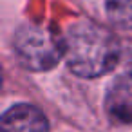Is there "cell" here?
I'll return each mask as SVG.
<instances>
[{"mask_svg": "<svg viewBox=\"0 0 132 132\" xmlns=\"http://www.w3.org/2000/svg\"><path fill=\"white\" fill-rule=\"evenodd\" d=\"M63 40L67 65L81 78L107 74L116 67L123 51L109 29L87 20L71 26Z\"/></svg>", "mask_w": 132, "mask_h": 132, "instance_id": "obj_1", "label": "cell"}, {"mask_svg": "<svg viewBox=\"0 0 132 132\" xmlns=\"http://www.w3.org/2000/svg\"><path fill=\"white\" fill-rule=\"evenodd\" d=\"M15 53L27 69L47 71L65 56V40L45 26L27 24L15 35Z\"/></svg>", "mask_w": 132, "mask_h": 132, "instance_id": "obj_2", "label": "cell"}, {"mask_svg": "<svg viewBox=\"0 0 132 132\" xmlns=\"http://www.w3.org/2000/svg\"><path fill=\"white\" fill-rule=\"evenodd\" d=\"M2 132H49V125L36 107L15 105L2 118Z\"/></svg>", "mask_w": 132, "mask_h": 132, "instance_id": "obj_3", "label": "cell"}, {"mask_svg": "<svg viewBox=\"0 0 132 132\" xmlns=\"http://www.w3.org/2000/svg\"><path fill=\"white\" fill-rule=\"evenodd\" d=\"M105 105L116 121L132 123V76H121L110 85Z\"/></svg>", "mask_w": 132, "mask_h": 132, "instance_id": "obj_4", "label": "cell"}, {"mask_svg": "<svg viewBox=\"0 0 132 132\" xmlns=\"http://www.w3.org/2000/svg\"><path fill=\"white\" fill-rule=\"evenodd\" d=\"M109 20L119 29H132V0H107Z\"/></svg>", "mask_w": 132, "mask_h": 132, "instance_id": "obj_5", "label": "cell"}, {"mask_svg": "<svg viewBox=\"0 0 132 132\" xmlns=\"http://www.w3.org/2000/svg\"><path fill=\"white\" fill-rule=\"evenodd\" d=\"M121 58L125 63V69L128 71V74L132 76V40H128V44L125 45V49L121 51Z\"/></svg>", "mask_w": 132, "mask_h": 132, "instance_id": "obj_6", "label": "cell"}]
</instances>
